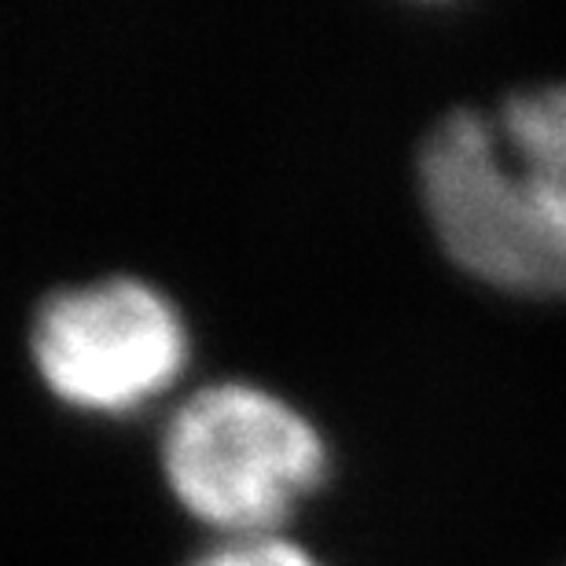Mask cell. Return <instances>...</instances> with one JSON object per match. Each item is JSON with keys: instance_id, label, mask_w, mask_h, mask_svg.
<instances>
[{"instance_id": "277c9868", "label": "cell", "mask_w": 566, "mask_h": 566, "mask_svg": "<svg viewBox=\"0 0 566 566\" xmlns=\"http://www.w3.org/2000/svg\"><path fill=\"white\" fill-rule=\"evenodd\" d=\"M191 566H316V559L280 534L229 537L224 545L202 552Z\"/></svg>"}, {"instance_id": "3957f363", "label": "cell", "mask_w": 566, "mask_h": 566, "mask_svg": "<svg viewBox=\"0 0 566 566\" xmlns=\"http://www.w3.org/2000/svg\"><path fill=\"white\" fill-rule=\"evenodd\" d=\"M30 357L55 401L122 416L166 394L188 365V327L140 276L60 287L38 305Z\"/></svg>"}, {"instance_id": "6da1fadb", "label": "cell", "mask_w": 566, "mask_h": 566, "mask_svg": "<svg viewBox=\"0 0 566 566\" xmlns=\"http://www.w3.org/2000/svg\"><path fill=\"white\" fill-rule=\"evenodd\" d=\"M438 243L496 291L566 294V85L441 115L416 158Z\"/></svg>"}, {"instance_id": "7a4b0ae2", "label": "cell", "mask_w": 566, "mask_h": 566, "mask_svg": "<svg viewBox=\"0 0 566 566\" xmlns=\"http://www.w3.org/2000/svg\"><path fill=\"white\" fill-rule=\"evenodd\" d=\"M158 468L196 523L258 537L276 534L291 507L324 482L327 446L291 401L254 382L221 379L169 412Z\"/></svg>"}]
</instances>
